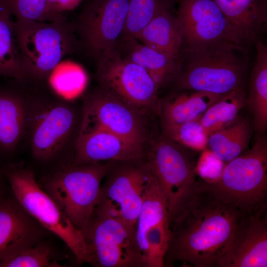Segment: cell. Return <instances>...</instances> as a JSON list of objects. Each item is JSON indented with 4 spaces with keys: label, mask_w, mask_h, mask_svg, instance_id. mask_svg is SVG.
Wrapping results in <instances>:
<instances>
[{
    "label": "cell",
    "mask_w": 267,
    "mask_h": 267,
    "mask_svg": "<svg viewBox=\"0 0 267 267\" xmlns=\"http://www.w3.org/2000/svg\"><path fill=\"white\" fill-rule=\"evenodd\" d=\"M243 214L215 198L197 180L170 225L164 267H172L178 262L189 267H216L231 246Z\"/></svg>",
    "instance_id": "6da1fadb"
},
{
    "label": "cell",
    "mask_w": 267,
    "mask_h": 267,
    "mask_svg": "<svg viewBox=\"0 0 267 267\" xmlns=\"http://www.w3.org/2000/svg\"><path fill=\"white\" fill-rule=\"evenodd\" d=\"M199 183L215 198L243 214L267 207V137L259 134L251 148L227 162L217 178Z\"/></svg>",
    "instance_id": "7a4b0ae2"
},
{
    "label": "cell",
    "mask_w": 267,
    "mask_h": 267,
    "mask_svg": "<svg viewBox=\"0 0 267 267\" xmlns=\"http://www.w3.org/2000/svg\"><path fill=\"white\" fill-rule=\"evenodd\" d=\"M1 170L9 182L14 197L40 224L67 245L79 264L89 263L82 231L77 229L55 202L36 180L34 173L10 162Z\"/></svg>",
    "instance_id": "3957f363"
},
{
    "label": "cell",
    "mask_w": 267,
    "mask_h": 267,
    "mask_svg": "<svg viewBox=\"0 0 267 267\" xmlns=\"http://www.w3.org/2000/svg\"><path fill=\"white\" fill-rule=\"evenodd\" d=\"M245 52V47L234 45L183 52L185 63L177 76L178 88L223 96L243 87Z\"/></svg>",
    "instance_id": "277c9868"
},
{
    "label": "cell",
    "mask_w": 267,
    "mask_h": 267,
    "mask_svg": "<svg viewBox=\"0 0 267 267\" xmlns=\"http://www.w3.org/2000/svg\"><path fill=\"white\" fill-rule=\"evenodd\" d=\"M111 162H71L42 178L43 189L77 229L82 231L97 203L101 181Z\"/></svg>",
    "instance_id": "5b68a950"
},
{
    "label": "cell",
    "mask_w": 267,
    "mask_h": 267,
    "mask_svg": "<svg viewBox=\"0 0 267 267\" xmlns=\"http://www.w3.org/2000/svg\"><path fill=\"white\" fill-rule=\"evenodd\" d=\"M15 27L26 79H46L75 49L77 41L73 29L65 19H15Z\"/></svg>",
    "instance_id": "8992f818"
},
{
    "label": "cell",
    "mask_w": 267,
    "mask_h": 267,
    "mask_svg": "<svg viewBox=\"0 0 267 267\" xmlns=\"http://www.w3.org/2000/svg\"><path fill=\"white\" fill-rule=\"evenodd\" d=\"M82 231L92 266L145 267L135 226L95 207Z\"/></svg>",
    "instance_id": "52a82bcc"
},
{
    "label": "cell",
    "mask_w": 267,
    "mask_h": 267,
    "mask_svg": "<svg viewBox=\"0 0 267 267\" xmlns=\"http://www.w3.org/2000/svg\"><path fill=\"white\" fill-rule=\"evenodd\" d=\"M68 102L60 96L32 95L27 137L37 160L50 161L76 141L77 113Z\"/></svg>",
    "instance_id": "ba28073f"
},
{
    "label": "cell",
    "mask_w": 267,
    "mask_h": 267,
    "mask_svg": "<svg viewBox=\"0 0 267 267\" xmlns=\"http://www.w3.org/2000/svg\"><path fill=\"white\" fill-rule=\"evenodd\" d=\"M146 159L166 198L170 225L195 188V166L183 146L163 134L152 140Z\"/></svg>",
    "instance_id": "9c48e42d"
},
{
    "label": "cell",
    "mask_w": 267,
    "mask_h": 267,
    "mask_svg": "<svg viewBox=\"0 0 267 267\" xmlns=\"http://www.w3.org/2000/svg\"><path fill=\"white\" fill-rule=\"evenodd\" d=\"M101 88L143 116L159 114V86L139 65L125 58L116 48L98 59L97 72Z\"/></svg>",
    "instance_id": "30bf717a"
},
{
    "label": "cell",
    "mask_w": 267,
    "mask_h": 267,
    "mask_svg": "<svg viewBox=\"0 0 267 267\" xmlns=\"http://www.w3.org/2000/svg\"><path fill=\"white\" fill-rule=\"evenodd\" d=\"M151 176L146 156L111 162L95 207L135 226Z\"/></svg>",
    "instance_id": "8fae6325"
},
{
    "label": "cell",
    "mask_w": 267,
    "mask_h": 267,
    "mask_svg": "<svg viewBox=\"0 0 267 267\" xmlns=\"http://www.w3.org/2000/svg\"><path fill=\"white\" fill-rule=\"evenodd\" d=\"M176 15L182 38L181 52L246 45L213 0H179Z\"/></svg>",
    "instance_id": "7c38bea8"
},
{
    "label": "cell",
    "mask_w": 267,
    "mask_h": 267,
    "mask_svg": "<svg viewBox=\"0 0 267 267\" xmlns=\"http://www.w3.org/2000/svg\"><path fill=\"white\" fill-rule=\"evenodd\" d=\"M144 118L101 88L86 98L79 133L102 130L145 149L148 134Z\"/></svg>",
    "instance_id": "4fadbf2b"
},
{
    "label": "cell",
    "mask_w": 267,
    "mask_h": 267,
    "mask_svg": "<svg viewBox=\"0 0 267 267\" xmlns=\"http://www.w3.org/2000/svg\"><path fill=\"white\" fill-rule=\"evenodd\" d=\"M135 227L145 267H163L171 234L169 212L166 198L152 173Z\"/></svg>",
    "instance_id": "5bb4252c"
},
{
    "label": "cell",
    "mask_w": 267,
    "mask_h": 267,
    "mask_svg": "<svg viewBox=\"0 0 267 267\" xmlns=\"http://www.w3.org/2000/svg\"><path fill=\"white\" fill-rule=\"evenodd\" d=\"M129 0H92L79 17L82 41L98 60L115 49L123 36Z\"/></svg>",
    "instance_id": "9a60e30c"
},
{
    "label": "cell",
    "mask_w": 267,
    "mask_h": 267,
    "mask_svg": "<svg viewBox=\"0 0 267 267\" xmlns=\"http://www.w3.org/2000/svg\"><path fill=\"white\" fill-rule=\"evenodd\" d=\"M217 267H267V207L244 214Z\"/></svg>",
    "instance_id": "2e32d148"
},
{
    "label": "cell",
    "mask_w": 267,
    "mask_h": 267,
    "mask_svg": "<svg viewBox=\"0 0 267 267\" xmlns=\"http://www.w3.org/2000/svg\"><path fill=\"white\" fill-rule=\"evenodd\" d=\"M147 150L106 131L80 132L71 162L87 164L129 161L143 158Z\"/></svg>",
    "instance_id": "e0dca14e"
},
{
    "label": "cell",
    "mask_w": 267,
    "mask_h": 267,
    "mask_svg": "<svg viewBox=\"0 0 267 267\" xmlns=\"http://www.w3.org/2000/svg\"><path fill=\"white\" fill-rule=\"evenodd\" d=\"M32 95L0 87V159H6L27 137Z\"/></svg>",
    "instance_id": "ac0fdd59"
},
{
    "label": "cell",
    "mask_w": 267,
    "mask_h": 267,
    "mask_svg": "<svg viewBox=\"0 0 267 267\" xmlns=\"http://www.w3.org/2000/svg\"><path fill=\"white\" fill-rule=\"evenodd\" d=\"M45 233L14 196L0 199V257L37 244Z\"/></svg>",
    "instance_id": "d6986e66"
},
{
    "label": "cell",
    "mask_w": 267,
    "mask_h": 267,
    "mask_svg": "<svg viewBox=\"0 0 267 267\" xmlns=\"http://www.w3.org/2000/svg\"><path fill=\"white\" fill-rule=\"evenodd\" d=\"M247 45L257 41L267 19V0H213Z\"/></svg>",
    "instance_id": "ffe728a7"
},
{
    "label": "cell",
    "mask_w": 267,
    "mask_h": 267,
    "mask_svg": "<svg viewBox=\"0 0 267 267\" xmlns=\"http://www.w3.org/2000/svg\"><path fill=\"white\" fill-rule=\"evenodd\" d=\"M117 48L124 58L145 69L159 88L179 71V61L173 59L133 37L122 36Z\"/></svg>",
    "instance_id": "44dd1931"
},
{
    "label": "cell",
    "mask_w": 267,
    "mask_h": 267,
    "mask_svg": "<svg viewBox=\"0 0 267 267\" xmlns=\"http://www.w3.org/2000/svg\"><path fill=\"white\" fill-rule=\"evenodd\" d=\"M222 96L202 91L181 90L160 102L162 127L200 120L208 108Z\"/></svg>",
    "instance_id": "7402d4cb"
},
{
    "label": "cell",
    "mask_w": 267,
    "mask_h": 267,
    "mask_svg": "<svg viewBox=\"0 0 267 267\" xmlns=\"http://www.w3.org/2000/svg\"><path fill=\"white\" fill-rule=\"evenodd\" d=\"M135 39L170 58L179 61L182 38L176 14L167 10L152 19Z\"/></svg>",
    "instance_id": "603a6c76"
},
{
    "label": "cell",
    "mask_w": 267,
    "mask_h": 267,
    "mask_svg": "<svg viewBox=\"0 0 267 267\" xmlns=\"http://www.w3.org/2000/svg\"><path fill=\"white\" fill-rule=\"evenodd\" d=\"M256 47L246 106L252 113L255 130L263 134L267 128V47L258 40Z\"/></svg>",
    "instance_id": "cb8c5ba5"
},
{
    "label": "cell",
    "mask_w": 267,
    "mask_h": 267,
    "mask_svg": "<svg viewBox=\"0 0 267 267\" xmlns=\"http://www.w3.org/2000/svg\"><path fill=\"white\" fill-rule=\"evenodd\" d=\"M252 132L248 121L237 119L232 124L209 135L207 146L217 158L228 162L246 149Z\"/></svg>",
    "instance_id": "d4e9b609"
},
{
    "label": "cell",
    "mask_w": 267,
    "mask_h": 267,
    "mask_svg": "<svg viewBox=\"0 0 267 267\" xmlns=\"http://www.w3.org/2000/svg\"><path fill=\"white\" fill-rule=\"evenodd\" d=\"M13 17L0 1V76L22 81L26 77Z\"/></svg>",
    "instance_id": "484cf974"
},
{
    "label": "cell",
    "mask_w": 267,
    "mask_h": 267,
    "mask_svg": "<svg viewBox=\"0 0 267 267\" xmlns=\"http://www.w3.org/2000/svg\"><path fill=\"white\" fill-rule=\"evenodd\" d=\"M243 87L233 90L213 103L204 113L200 122L209 136L234 123L246 105Z\"/></svg>",
    "instance_id": "4316f807"
},
{
    "label": "cell",
    "mask_w": 267,
    "mask_h": 267,
    "mask_svg": "<svg viewBox=\"0 0 267 267\" xmlns=\"http://www.w3.org/2000/svg\"><path fill=\"white\" fill-rule=\"evenodd\" d=\"M175 0H129L123 36L135 38L140 31L162 12L172 9Z\"/></svg>",
    "instance_id": "83f0119b"
},
{
    "label": "cell",
    "mask_w": 267,
    "mask_h": 267,
    "mask_svg": "<svg viewBox=\"0 0 267 267\" xmlns=\"http://www.w3.org/2000/svg\"><path fill=\"white\" fill-rule=\"evenodd\" d=\"M49 77L53 90L66 100L80 94L87 81L86 74L81 67L70 61L61 62Z\"/></svg>",
    "instance_id": "f1b7e54d"
},
{
    "label": "cell",
    "mask_w": 267,
    "mask_h": 267,
    "mask_svg": "<svg viewBox=\"0 0 267 267\" xmlns=\"http://www.w3.org/2000/svg\"><path fill=\"white\" fill-rule=\"evenodd\" d=\"M49 246L41 241L0 257V267H61Z\"/></svg>",
    "instance_id": "f546056e"
},
{
    "label": "cell",
    "mask_w": 267,
    "mask_h": 267,
    "mask_svg": "<svg viewBox=\"0 0 267 267\" xmlns=\"http://www.w3.org/2000/svg\"><path fill=\"white\" fill-rule=\"evenodd\" d=\"M164 135L180 145L200 150L207 146L208 135L200 120L162 127Z\"/></svg>",
    "instance_id": "4dcf8cb0"
},
{
    "label": "cell",
    "mask_w": 267,
    "mask_h": 267,
    "mask_svg": "<svg viewBox=\"0 0 267 267\" xmlns=\"http://www.w3.org/2000/svg\"><path fill=\"white\" fill-rule=\"evenodd\" d=\"M15 19L40 21L62 20L50 11L46 0H0Z\"/></svg>",
    "instance_id": "1f68e13d"
},
{
    "label": "cell",
    "mask_w": 267,
    "mask_h": 267,
    "mask_svg": "<svg viewBox=\"0 0 267 267\" xmlns=\"http://www.w3.org/2000/svg\"><path fill=\"white\" fill-rule=\"evenodd\" d=\"M83 0H58L55 12L57 14L64 16L63 14L76 7Z\"/></svg>",
    "instance_id": "d6a6232c"
},
{
    "label": "cell",
    "mask_w": 267,
    "mask_h": 267,
    "mask_svg": "<svg viewBox=\"0 0 267 267\" xmlns=\"http://www.w3.org/2000/svg\"><path fill=\"white\" fill-rule=\"evenodd\" d=\"M48 7L51 13L56 17L58 18H65L64 16L58 15L55 12L56 6L58 0H46Z\"/></svg>",
    "instance_id": "836d02e7"
},
{
    "label": "cell",
    "mask_w": 267,
    "mask_h": 267,
    "mask_svg": "<svg viewBox=\"0 0 267 267\" xmlns=\"http://www.w3.org/2000/svg\"><path fill=\"white\" fill-rule=\"evenodd\" d=\"M4 177L2 171L0 170V199L5 196V188L3 181Z\"/></svg>",
    "instance_id": "e575fe53"
}]
</instances>
